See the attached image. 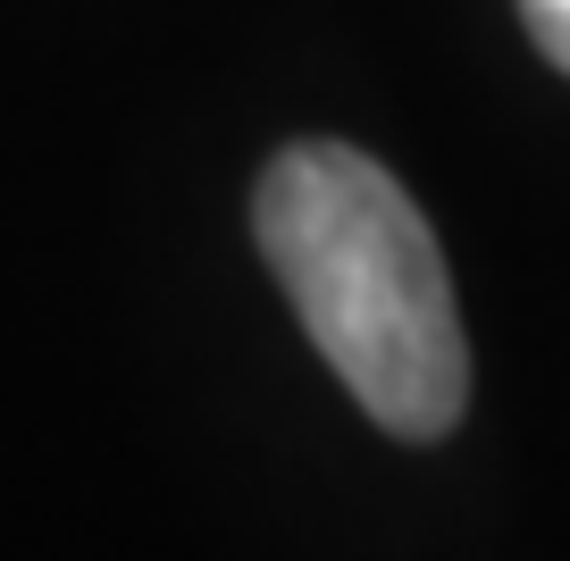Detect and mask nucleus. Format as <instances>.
I'll return each mask as SVG.
<instances>
[{"instance_id": "f257e3e1", "label": "nucleus", "mask_w": 570, "mask_h": 561, "mask_svg": "<svg viewBox=\"0 0 570 561\" xmlns=\"http://www.w3.org/2000/svg\"><path fill=\"white\" fill-rule=\"evenodd\" d=\"M252 227L294 318L386 436H445L470 403V344L420 201L353 142H294L268 159Z\"/></svg>"}, {"instance_id": "f03ea898", "label": "nucleus", "mask_w": 570, "mask_h": 561, "mask_svg": "<svg viewBox=\"0 0 570 561\" xmlns=\"http://www.w3.org/2000/svg\"><path fill=\"white\" fill-rule=\"evenodd\" d=\"M520 18H529V35H537V51L553 59V68L570 76V0H520Z\"/></svg>"}]
</instances>
